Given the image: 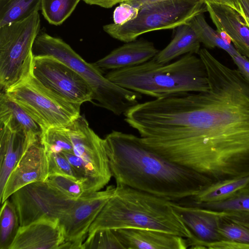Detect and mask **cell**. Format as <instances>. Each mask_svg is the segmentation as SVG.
Segmentation results:
<instances>
[{"instance_id":"cell-1","label":"cell","mask_w":249,"mask_h":249,"mask_svg":"<svg viewBox=\"0 0 249 249\" xmlns=\"http://www.w3.org/2000/svg\"><path fill=\"white\" fill-rule=\"evenodd\" d=\"M198 55L209 89L147 101L141 124L144 142L213 182L249 176V82L207 49Z\"/></svg>"},{"instance_id":"cell-2","label":"cell","mask_w":249,"mask_h":249,"mask_svg":"<svg viewBox=\"0 0 249 249\" xmlns=\"http://www.w3.org/2000/svg\"><path fill=\"white\" fill-rule=\"evenodd\" d=\"M105 141L116 185L176 202L192 197L213 182L207 177L161 156L133 134L113 130Z\"/></svg>"},{"instance_id":"cell-3","label":"cell","mask_w":249,"mask_h":249,"mask_svg":"<svg viewBox=\"0 0 249 249\" xmlns=\"http://www.w3.org/2000/svg\"><path fill=\"white\" fill-rule=\"evenodd\" d=\"M171 202L146 192L116 185L114 195L91 225L87 236L101 230L135 228L192 237Z\"/></svg>"},{"instance_id":"cell-4","label":"cell","mask_w":249,"mask_h":249,"mask_svg":"<svg viewBox=\"0 0 249 249\" xmlns=\"http://www.w3.org/2000/svg\"><path fill=\"white\" fill-rule=\"evenodd\" d=\"M105 76L122 87L155 98L209 88L204 63L193 53L172 63H160L152 58L136 66L110 71Z\"/></svg>"},{"instance_id":"cell-5","label":"cell","mask_w":249,"mask_h":249,"mask_svg":"<svg viewBox=\"0 0 249 249\" xmlns=\"http://www.w3.org/2000/svg\"><path fill=\"white\" fill-rule=\"evenodd\" d=\"M34 56H52L74 70L88 83L92 101L117 116L124 115L139 103L142 94L126 89L108 80L93 64L85 61L62 39L42 32L33 47Z\"/></svg>"},{"instance_id":"cell-6","label":"cell","mask_w":249,"mask_h":249,"mask_svg":"<svg viewBox=\"0 0 249 249\" xmlns=\"http://www.w3.org/2000/svg\"><path fill=\"white\" fill-rule=\"evenodd\" d=\"M38 12L0 27V87L4 92L32 74L33 47L39 33Z\"/></svg>"},{"instance_id":"cell-7","label":"cell","mask_w":249,"mask_h":249,"mask_svg":"<svg viewBox=\"0 0 249 249\" xmlns=\"http://www.w3.org/2000/svg\"><path fill=\"white\" fill-rule=\"evenodd\" d=\"M205 12V0H163L141 7L131 21L123 25L107 24L103 30L112 37L126 43L148 32L176 28Z\"/></svg>"},{"instance_id":"cell-8","label":"cell","mask_w":249,"mask_h":249,"mask_svg":"<svg viewBox=\"0 0 249 249\" xmlns=\"http://www.w3.org/2000/svg\"><path fill=\"white\" fill-rule=\"evenodd\" d=\"M39 125L42 131L66 126L80 114V105L71 104L43 86L32 73L4 91Z\"/></svg>"},{"instance_id":"cell-9","label":"cell","mask_w":249,"mask_h":249,"mask_svg":"<svg viewBox=\"0 0 249 249\" xmlns=\"http://www.w3.org/2000/svg\"><path fill=\"white\" fill-rule=\"evenodd\" d=\"M66 126L72 142L73 153L82 160L89 173L87 193L101 190L112 177L105 139L95 133L83 115H80Z\"/></svg>"},{"instance_id":"cell-10","label":"cell","mask_w":249,"mask_h":249,"mask_svg":"<svg viewBox=\"0 0 249 249\" xmlns=\"http://www.w3.org/2000/svg\"><path fill=\"white\" fill-rule=\"evenodd\" d=\"M10 197L17 212L20 226L43 218L60 219L76 201L46 181L27 184Z\"/></svg>"},{"instance_id":"cell-11","label":"cell","mask_w":249,"mask_h":249,"mask_svg":"<svg viewBox=\"0 0 249 249\" xmlns=\"http://www.w3.org/2000/svg\"><path fill=\"white\" fill-rule=\"evenodd\" d=\"M32 73L45 88L71 104L81 106L92 101V90L86 81L52 56H34Z\"/></svg>"},{"instance_id":"cell-12","label":"cell","mask_w":249,"mask_h":249,"mask_svg":"<svg viewBox=\"0 0 249 249\" xmlns=\"http://www.w3.org/2000/svg\"><path fill=\"white\" fill-rule=\"evenodd\" d=\"M115 188L109 185L103 191L85 193L75 201L60 219L65 239L60 249H82L91 225L114 195Z\"/></svg>"},{"instance_id":"cell-13","label":"cell","mask_w":249,"mask_h":249,"mask_svg":"<svg viewBox=\"0 0 249 249\" xmlns=\"http://www.w3.org/2000/svg\"><path fill=\"white\" fill-rule=\"evenodd\" d=\"M171 203L176 213L193 235L187 238L189 247L205 249L206 245L221 240L218 231L219 211L174 201Z\"/></svg>"},{"instance_id":"cell-14","label":"cell","mask_w":249,"mask_h":249,"mask_svg":"<svg viewBox=\"0 0 249 249\" xmlns=\"http://www.w3.org/2000/svg\"><path fill=\"white\" fill-rule=\"evenodd\" d=\"M48 176L47 155L39 140L29 147L11 173L0 194L1 203L27 184L45 181Z\"/></svg>"},{"instance_id":"cell-15","label":"cell","mask_w":249,"mask_h":249,"mask_svg":"<svg viewBox=\"0 0 249 249\" xmlns=\"http://www.w3.org/2000/svg\"><path fill=\"white\" fill-rule=\"evenodd\" d=\"M65 241L60 219L43 218L20 226L9 249H59Z\"/></svg>"},{"instance_id":"cell-16","label":"cell","mask_w":249,"mask_h":249,"mask_svg":"<svg viewBox=\"0 0 249 249\" xmlns=\"http://www.w3.org/2000/svg\"><path fill=\"white\" fill-rule=\"evenodd\" d=\"M205 2L216 30L226 33L235 49L249 59V28L243 18L230 7Z\"/></svg>"},{"instance_id":"cell-17","label":"cell","mask_w":249,"mask_h":249,"mask_svg":"<svg viewBox=\"0 0 249 249\" xmlns=\"http://www.w3.org/2000/svg\"><path fill=\"white\" fill-rule=\"evenodd\" d=\"M159 52L152 42L135 40L116 48L93 64L103 72L132 67L148 61Z\"/></svg>"},{"instance_id":"cell-18","label":"cell","mask_w":249,"mask_h":249,"mask_svg":"<svg viewBox=\"0 0 249 249\" xmlns=\"http://www.w3.org/2000/svg\"><path fill=\"white\" fill-rule=\"evenodd\" d=\"M125 249H186L187 239L163 231L144 229L116 230Z\"/></svg>"},{"instance_id":"cell-19","label":"cell","mask_w":249,"mask_h":249,"mask_svg":"<svg viewBox=\"0 0 249 249\" xmlns=\"http://www.w3.org/2000/svg\"><path fill=\"white\" fill-rule=\"evenodd\" d=\"M0 127L1 194L13 170L29 147L38 141L32 140L24 132L12 130L1 124Z\"/></svg>"},{"instance_id":"cell-20","label":"cell","mask_w":249,"mask_h":249,"mask_svg":"<svg viewBox=\"0 0 249 249\" xmlns=\"http://www.w3.org/2000/svg\"><path fill=\"white\" fill-rule=\"evenodd\" d=\"M0 124L23 132L32 140H40L42 130L39 125L4 92L0 95Z\"/></svg>"},{"instance_id":"cell-21","label":"cell","mask_w":249,"mask_h":249,"mask_svg":"<svg viewBox=\"0 0 249 249\" xmlns=\"http://www.w3.org/2000/svg\"><path fill=\"white\" fill-rule=\"evenodd\" d=\"M171 42L153 58L160 63L172 60L187 53L197 54L200 49V41L196 31L189 22L177 27Z\"/></svg>"},{"instance_id":"cell-22","label":"cell","mask_w":249,"mask_h":249,"mask_svg":"<svg viewBox=\"0 0 249 249\" xmlns=\"http://www.w3.org/2000/svg\"><path fill=\"white\" fill-rule=\"evenodd\" d=\"M219 212L218 231L221 239L249 245V212Z\"/></svg>"},{"instance_id":"cell-23","label":"cell","mask_w":249,"mask_h":249,"mask_svg":"<svg viewBox=\"0 0 249 249\" xmlns=\"http://www.w3.org/2000/svg\"><path fill=\"white\" fill-rule=\"evenodd\" d=\"M249 181V176L213 182L191 197V202L209 203L223 201L245 188Z\"/></svg>"},{"instance_id":"cell-24","label":"cell","mask_w":249,"mask_h":249,"mask_svg":"<svg viewBox=\"0 0 249 249\" xmlns=\"http://www.w3.org/2000/svg\"><path fill=\"white\" fill-rule=\"evenodd\" d=\"M41 7V0H0V27L26 19Z\"/></svg>"},{"instance_id":"cell-25","label":"cell","mask_w":249,"mask_h":249,"mask_svg":"<svg viewBox=\"0 0 249 249\" xmlns=\"http://www.w3.org/2000/svg\"><path fill=\"white\" fill-rule=\"evenodd\" d=\"M189 23L196 31L200 42L206 47H219L225 51L230 55L238 51L231 43L225 41L217 31L208 24L203 13L196 15Z\"/></svg>"},{"instance_id":"cell-26","label":"cell","mask_w":249,"mask_h":249,"mask_svg":"<svg viewBox=\"0 0 249 249\" xmlns=\"http://www.w3.org/2000/svg\"><path fill=\"white\" fill-rule=\"evenodd\" d=\"M0 249H9L20 227L15 206L8 198L2 204L0 213Z\"/></svg>"},{"instance_id":"cell-27","label":"cell","mask_w":249,"mask_h":249,"mask_svg":"<svg viewBox=\"0 0 249 249\" xmlns=\"http://www.w3.org/2000/svg\"><path fill=\"white\" fill-rule=\"evenodd\" d=\"M40 142L47 154L73 153L72 142L66 126L42 130Z\"/></svg>"},{"instance_id":"cell-28","label":"cell","mask_w":249,"mask_h":249,"mask_svg":"<svg viewBox=\"0 0 249 249\" xmlns=\"http://www.w3.org/2000/svg\"><path fill=\"white\" fill-rule=\"evenodd\" d=\"M80 0H41V11L51 24H62L72 13Z\"/></svg>"},{"instance_id":"cell-29","label":"cell","mask_w":249,"mask_h":249,"mask_svg":"<svg viewBox=\"0 0 249 249\" xmlns=\"http://www.w3.org/2000/svg\"><path fill=\"white\" fill-rule=\"evenodd\" d=\"M193 205L218 211H235L249 212V189L243 188L223 201L209 203H194Z\"/></svg>"},{"instance_id":"cell-30","label":"cell","mask_w":249,"mask_h":249,"mask_svg":"<svg viewBox=\"0 0 249 249\" xmlns=\"http://www.w3.org/2000/svg\"><path fill=\"white\" fill-rule=\"evenodd\" d=\"M125 249L116 230L104 229L98 231L87 236L82 249Z\"/></svg>"},{"instance_id":"cell-31","label":"cell","mask_w":249,"mask_h":249,"mask_svg":"<svg viewBox=\"0 0 249 249\" xmlns=\"http://www.w3.org/2000/svg\"><path fill=\"white\" fill-rule=\"evenodd\" d=\"M50 186L68 197L76 200L84 193L83 183L70 176L53 174L48 176L46 180Z\"/></svg>"},{"instance_id":"cell-32","label":"cell","mask_w":249,"mask_h":249,"mask_svg":"<svg viewBox=\"0 0 249 249\" xmlns=\"http://www.w3.org/2000/svg\"><path fill=\"white\" fill-rule=\"evenodd\" d=\"M47 155L49 163V176L59 174L77 179L72 167L62 153L47 154Z\"/></svg>"},{"instance_id":"cell-33","label":"cell","mask_w":249,"mask_h":249,"mask_svg":"<svg viewBox=\"0 0 249 249\" xmlns=\"http://www.w3.org/2000/svg\"><path fill=\"white\" fill-rule=\"evenodd\" d=\"M140 9L123 2L116 7L113 14L114 23L123 25L136 18Z\"/></svg>"},{"instance_id":"cell-34","label":"cell","mask_w":249,"mask_h":249,"mask_svg":"<svg viewBox=\"0 0 249 249\" xmlns=\"http://www.w3.org/2000/svg\"><path fill=\"white\" fill-rule=\"evenodd\" d=\"M210 249H249V245L230 240L221 239L206 245Z\"/></svg>"},{"instance_id":"cell-35","label":"cell","mask_w":249,"mask_h":249,"mask_svg":"<svg viewBox=\"0 0 249 249\" xmlns=\"http://www.w3.org/2000/svg\"><path fill=\"white\" fill-rule=\"evenodd\" d=\"M238 70L249 82V59L239 52L231 55Z\"/></svg>"},{"instance_id":"cell-36","label":"cell","mask_w":249,"mask_h":249,"mask_svg":"<svg viewBox=\"0 0 249 249\" xmlns=\"http://www.w3.org/2000/svg\"><path fill=\"white\" fill-rule=\"evenodd\" d=\"M211 3L226 5L235 10L238 14L242 17V8L239 0H205Z\"/></svg>"},{"instance_id":"cell-37","label":"cell","mask_w":249,"mask_h":249,"mask_svg":"<svg viewBox=\"0 0 249 249\" xmlns=\"http://www.w3.org/2000/svg\"><path fill=\"white\" fill-rule=\"evenodd\" d=\"M87 4L99 6L105 8H110L117 3L125 0H82Z\"/></svg>"},{"instance_id":"cell-38","label":"cell","mask_w":249,"mask_h":249,"mask_svg":"<svg viewBox=\"0 0 249 249\" xmlns=\"http://www.w3.org/2000/svg\"><path fill=\"white\" fill-rule=\"evenodd\" d=\"M163 0H125L124 2L140 9L145 5Z\"/></svg>"},{"instance_id":"cell-39","label":"cell","mask_w":249,"mask_h":249,"mask_svg":"<svg viewBox=\"0 0 249 249\" xmlns=\"http://www.w3.org/2000/svg\"><path fill=\"white\" fill-rule=\"evenodd\" d=\"M239 1L243 13L242 17L249 28V0H239Z\"/></svg>"},{"instance_id":"cell-40","label":"cell","mask_w":249,"mask_h":249,"mask_svg":"<svg viewBox=\"0 0 249 249\" xmlns=\"http://www.w3.org/2000/svg\"><path fill=\"white\" fill-rule=\"evenodd\" d=\"M245 188H247L248 189H249V181L247 184V185L246 186V187H245Z\"/></svg>"}]
</instances>
